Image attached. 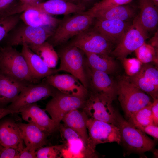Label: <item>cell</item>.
Masks as SVG:
<instances>
[{
  "mask_svg": "<svg viewBox=\"0 0 158 158\" xmlns=\"http://www.w3.org/2000/svg\"><path fill=\"white\" fill-rule=\"evenodd\" d=\"M117 96L127 120L138 110L151 104L152 98L130 82L126 76L116 80Z\"/></svg>",
  "mask_w": 158,
  "mask_h": 158,
  "instance_id": "obj_1",
  "label": "cell"
},
{
  "mask_svg": "<svg viewBox=\"0 0 158 158\" xmlns=\"http://www.w3.org/2000/svg\"><path fill=\"white\" fill-rule=\"evenodd\" d=\"M0 72L28 84L39 83L33 77L21 52L11 46H0Z\"/></svg>",
  "mask_w": 158,
  "mask_h": 158,
  "instance_id": "obj_2",
  "label": "cell"
},
{
  "mask_svg": "<svg viewBox=\"0 0 158 158\" xmlns=\"http://www.w3.org/2000/svg\"><path fill=\"white\" fill-rule=\"evenodd\" d=\"M94 18L86 11L66 17L60 20L47 42L53 47L64 44L90 27Z\"/></svg>",
  "mask_w": 158,
  "mask_h": 158,
  "instance_id": "obj_3",
  "label": "cell"
},
{
  "mask_svg": "<svg viewBox=\"0 0 158 158\" xmlns=\"http://www.w3.org/2000/svg\"><path fill=\"white\" fill-rule=\"evenodd\" d=\"M54 29L50 27H32L22 21L21 22L20 20L1 42H4V45L12 47L25 44L28 46L40 44L47 41Z\"/></svg>",
  "mask_w": 158,
  "mask_h": 158,
  "instance_id": "obj_4",
  "label": "cell"
},
{
  "mask_svg": "<svg viewBox=\"0 0 158 158\" xmlns=\"http://www.w3.org/2000/svg\"><path fill=\"white\" fill-rule=\"evenodd\" d=\"M87 128L89 132L88 142L86 149L92 157H97L95 150L98 144L121 143L119 129L113 124L90 117L87 121Z\"/></svg>",
  "mask_w": 158,
  "mask_h": 158,
  "instance_id": "obj_5",
  "label": "cell"
},
{
  "mask_svg": "<svg viewBox=\"0 0 158 158\" xmlns=\"http://www.w3.org/2000/svg\"><path fill=\"white\" fill-rule=\"evenodd\" d=\"M119 129L121 142L129 150L142 153L152 150L154 141L136 128L117 112L116 125Z\"/></svg>",
  "mask_w": 158,
  "mask_h": 158,
  "instance_id": "obj_6",
  "label": "cell"
},
{
  "mask_svg": "<svg viewBox=\"0 0 158 158\" xmlns=\"http://www.w3.org/2000/svg\"><path fill=\"white\" fill-rule=\"evenodd\" d=\"M68 45L76 47L84 53L111 56L114 45L93 28L88 29L74 36Z\"/></svg>",
  "mask_w": 158,
  "mask_h": 158,
  "instance_id": "obj_7",
  "label": "cell"
},
{
  "mask_svg": "<svg viewBox=\"0 0 158 158\" xmlns=\"http://www.w3.org/2000/svg\"><path fill=\"white\" fill-rule=\"evenodd\" d=\"M147 33L140 22L139 15L137 16L122 39L112 50L111 56L120 60L126 58L145 42Z\"/></svg>",
  "mask_w": 158,
  "mask_h": 158,
  "instance_id": "obj_8",
  "label": "cell"
},
{
  "mask_svg": "<svg viewBox=\"0 0 158 158\" xmlns=\"http://www.w3.org/2000/svg\"><path fill=\"white\" fill-rule=\"evenodd\" d=\"M114 100L105 94L93 91L85 100L84 111L90 117L116 125L117 112L112 105Z\"/></svg>",
  "mask_w": 158,
  "mask_h": 158,
  "instance_id": "obj_9",
  "label": "cell"
},
{
  "mask_svg": "<svg viewBox=\"0 0 158 158\" xmlns=\"http://www.w3.org/2000/svg\"><path fill=\"white\" fill-rule=\"evenodd\" d=\"M83 52L75 46L67 45L58 54L60 60L58 72L64 71L77 78L87 88L88 83L84 69Z\"/></svg>",
  "mask_w": 158,
  "mask_h": 158,
  "instance_id": "obj_10",
  "label": "cell"
},
{
  "mask_svg": "<svg viewBox=\"0 0 158 158\" xmlns=\"http://www.w3.org/2000/svg\"><path fill=\"white\" fill-rule=\"evenodd\" d=\"M85 99L68 95L58 90L47 103L45 110L59 128L65 115L74 109L84 106Z\"/></svg>",
  "mask_w": 158,
  "mask_h": 158,
  "instance_id": "obj_11",
  "label": "cell"
},
{
  "mask_svg": "<svg viewBox=\"0 0 158 158\" xmlns=\"http://www.w3.org/2000/svg\"><path fill=\"white\" fill-rule=\"evenodd\" d=\"M57 90L43 80L40 83L29 84L6 108L13 110L19 111L27 105L52 97Z\"/></svg>",
  "mask_w": 158,
  "mask_h": 158,
  "instance_id": "obj_12",
  "label": "cell"
},
{
  "mask_svg": "<svg viewBox=\"0 0 158 158\" xmlns=\"http://www.w3.org/2000/svg\"><path fill=\"white\" fill-rule=\"evenodd\" d=\"M32 8L51 15H65L84 12L85 6L81 3H76L61 0H49L31 5L22 4L21 12L28 8Z\"/></svg>",
  "mask_w": 158,
  "mask_h": 158,
  "instance_id": "obj_13",
  "label": "cell"
},
{
  "mask_svg": "<svg viewBox=\"0 0 158 158\" xmlns=\"http://www.w3.org/2000/svg\"><path fill=\"white\" fill-rule=\"evenodd\" d=\"M44 79V81L62 93L84 99L87 94V88L71 74H54Z\"/></svg>",
  "mask_w": 158,
  "mask_h": 158,
  "instance_id": "obj_14",
  "label": "cell"
},
{
  "mask_svg": "<svg viewBox=\"0 0 158 158\" xmlns=\"http://www.w3.org/2000/svg\"><path fill=\"white\" fill-rule=\"evenodd\" d=\"M19 111L24 121L35 125L47 133L53 132L59 128L45 110L41 109L36 103L27 105Z\"/></svg>",
  "mask_w": 158,
  "mask_h": 158,
  "instance_id": "obj_15",
  "label": "cell"
},
{
  "mask_svg": "<svg viewBox=\"0 0 158 158\" xmlns=\"http://www.w3.org/2000/svg\"><path fill=\"white\" fill-rule=\"evenodd\" d=\"M132 23L128 21L97 19L94 28L116 46L122 39Z\"/></svg>",
  "mask_w": 158,
  "mask_h": 158,
  "instance_id": "obj_16",
  "label": "cell"
},
{
  "mask_svg": "<svg viewBox=\"0 0 158 158\" xmlns=\"http://www.w3.org/2000/svg\"><path fill=\"white\" fill-rule=\"evenodd\" d=\"M23 142L20 130L15 121L8 119L0 122V143L20 152L24 147Z\"/></svg>",
  "mask_w": 158,
  "mask_h": 158,
  "instance_id": "obj_17",
  "label": "cell"
},
{
  "mask_svg": "<svg viewBox=\"0 0 158 158\" xmlns=\"http://www.w3.org/2000/svg\"><path fill=\"white\" fill-rule=\"evenodd\" d=\"M21 53L25 58L33 77L39 81L58 72L57 69L48 67L41 58L26 45H22Z\"/></svg>",
  "mask_w": 158,
  "mask_h": 158,
  "instance_id": "obj_18",
  "label": "cell"
},
{
  "mask_svg": "<svg viewBox=\"0 0 158 158\" xmlns=\"http://www.w3.org/2000/svg\"><path fill=\"white\" fill-rule=\"evenodd\" d=\"M17 124L27 148L31 151H36L46 144L47 133L31 123L20 122Z\"/></svg>",
  "mask_w": 158,
  "mask_h": 158,
  "instance_id": "obj_19",
  "label": "cell"
},
{
  "mask_svg": "<svg viewBox=\"0 0 158 158\" xmlns=\"http://www.w3.org/2000/svg\"><path fill=\"white\" fill-rule=\"evenodd\" d=\"M28 85L0 72V105L12 103Z\"/></svg>",
  "mask_w": 158,
  "mask_h": 158,
  "instance_id": "obj_20",
  "label": "cell"
},
{
  "mask_svg": "<svg viewBox=\"0 0 158 158\" xmlns=\"http://www.w3.org/2000/svg\"><path fill=\"white\" fill-rule=\"evenodd\" d=\"M93 90L114 99L117 96L116 81L103 72L90 68L89 72Z\"/></svg>",
  "mask_w": 158,
  "mask_h": 158,
  "instance_id": "obj_21",
  "label": "cell"
},
{
  "mask_svg": "<svg viewBox=\"0 0 158 158\" xmlns=\"http://www.w3.org/2000/svg\"><path fill=\"white\" fill-rule=\"evenodd\" d=\"M89 13L98 20L128 22L133 20L137 16L135 9L126 4Z\"/></svg>",
  "mask_w": 158,
  "mask_h": 158,
  "instance_id": "obj_22",
  "label": "cell"
},
{
  "mask_svg": "<svg viewBox=\"0 0 158 158\" xmlns=\"http://www.w3.org/2000/svg\"><path fill=\"white\" fill-rule=\"evenodd\" d=\"M87 115L84 111L81 112L78 109L71 110L64 116L62 119L65 126L74 130L83 140L86 148L88 142L87 122Z\"/></svg>",
  "mask_w": 158,
  "mask_h": 158,
  "instance_id": "obj_23",
  "label": "cell"
},
{
  "mask_svg": "<svg viewBox=\"0 0 158 158\" xmlns=\"http://www.w3.org/2000/svg\"><path fill=\"white\" fill-rule=\"evenodd\" d=\"M20 18L26 25L36 27H50L55 28L60 21L51 15L31 8L22 12Z\"/></svg>",
  "mask_w": 158,
  "mask_h": 158,
  "instance_id": "obj_24",
  "label": "cell"
},
{
  "mask_svg": "<svg viewBox=\"0 0 158 158\" xmlns=\"http://www.w3.org/2000/svg\"><path fill=\"white\" fill-rule=\"evenodd\" d=\"M87 66L90 69L105 72L109 75L116 73L118 65L112 56L107 54L84 53Z\"/></svg>",
  "mask_w": 158,
  "mask_h": 158,
  "instance_id": "obj_25",
  "label": "cell"
},
{
  "mask_svg": "<svg viewBox=\"0 0 158 158\" xmlns=\"http://www.w3.org/2000/svg\"><path fill=\"white\" fill-rule=\"evenodd\" d=\"M139 5L142 25L147 32L154 30L158 24L157 6L152 0H139Z\"/></svg>",
  "mask_w": 158,
  "mask_h": 158,
  "instance_id": "obj_26",
  "label": "cell"
},
{
  "mask_svg": "<svg viewBox=\"0 0 158 158\" xmlns=\"http://www.w3.org/2000/svg\"><path fill=\"white\" fill-rule=\"evenodd\" d=\"M28 46L41 58L49 68H54L56 67L58 59V54L54 50L53 47L47 42L46 41L40 44Z\"/></svg>",
  "mask_w": 158,
  "mask_h": 158,
  "instance_id": "obj_27",
  "label": "cell"
},
{
  "mask_svg": "<svg viewBox=\"0 0 158 158\" xmlns=\"http://www.w3.org/2000/svg\"><path fill=\"white\" fill-rule=\"evenodd\" d=\"M128 80L153 99L158 98V88H157L140 71L132 76H126Z\"/></svg>",
  "mask_w": 158,
  "mask_h": 158,
  "instance_id": "obj_28",
  "label": "cell"
},
{
  "mask_svg": "<svg viewBox=\"0 0 158 158\" xmlns=\"http://www.w3.org/2000/svg\"><path fill=\"white\" fill-rule=\"evenodd\" d=\"M151 105L138 110L127 121L137 128L154 124L151 111Z\"/></svg>",
  "mask_w": 158,
  "mask_h": 158,
  "instance_id": "obj_29",
  "label": "cell"
},
{
  "mask_svg": "<svg viewBox=\"0 0 158 158\" xmlns=\"http://www.w3.org/2000/svg\"><path fill=\"white\" fill-rule=\"evenodd\" d=\"M66 141L67 147H65L63 149V157H79L86 150L84 142L80 136L72 138Z\"/></svg>",
  "mask_w": 158,
  "mask_h": 158,
  "instance_id": "obj_30",
  "label": "cell"
},
{
  "mask_svg": "<svg viewBox=\"0 0 158 158\" xmlns=\"http://www.w3.org/2000/svg\"><path fill=\"white\" fill-rule=\"evenodd\" d=\"M137 58L142 63L153 61L157 63L156 51L154 47L145 42L135 51Z\"/></svg>",
  "mask_w": 158,
  "mask_h": 158,
  "instance_id": "obj_31",
  "label": "cell"
},
{
  "mask_svg": "<svg viewBox=\"0 0 158 158\" xmlns=\"http://www.w3.org/2000/svg\"><path fill=\"white\" fill-rule=\"evenodd\" d=\"M21 13L0 19V43L8 33L21 20Z\"/></svg>",
  "mask_w": 158,
  "mask_h": 158,
  "instance_id": "obj_32",
  "label": "cell"
},
{
  "mask_svg": "<svg viewBox=\"0 0 158 158\" xmlns=\"http://www.w3.org/2000/svg\"><path fill=\"white\" fill-rule=\"evenodd\" d=\"M65 146L62 145L42 147L36 151L37 158H61Z\"/></svg>",
  "mask_w": 158,
  "mask_h": 158,
  "instance_id": "obj_33",
  "label": "cell"
},
{
  "mask_svg": "<svg viewBox=\"0 0 158 158\" xmlns=\"http://www.w3.org/2000/svg\"><path fill=\"white\" fill-rule=\"evenodd\" d=\"M21 3L19 0H0V19L16 14Z\"/></svg>",
  "mask_w": 158,
  "mask_h": 158,
  "instance_id": "obj_34",
  "label": "cell"
},
{
  "mask_svg": "<svg viewBox=\"0 0 158 158\" xmlns=\"http://www.w3.org/2000/svg\"><path fill=\"white\" fill-rule=\"evenodd\" d=\"M126 76H132L136 74L141 69L143 63L137 58H125L121 60Z\"/></svg>",
  "mask_w": 158,
  "mask_h": 158,
  "instance_id": "obj_35",
  "label": "cell"
},
{
  "mask_svg": "<svg viewBox=\"0 0 158 158\" xmlns=\"http://www.w3.org/2000/svg\"><path fill=\"white\" fill-rule=\"evenodd\" d=\"M132 0H102L94 4L87 11L91 13L95 11L127 4Z\"/></svg>",
  "mask_w": 158,
  "mask_h": 158,
  "instance_id": "obj_36",
  "label": "cell"
},
{
  "mask_svg": "<svg viewBox=\"0 0 158 158\" xmlns=\"http://www.w3.org/2000/svg\"><path fill=\"white\" fill-rule=\"evenodd\" d=\"M140 71L158 88V71L156 68L152 65L146 63L142 65Z\"/></svg>",
  "mask_w": 158,
  "mask_h": 158,
  "instance_id": "obj_37",
  "label": "cell"
},
{
  "mask_svg": "<svg viewBox=\"0 0 158 158\" xmlns=\"http://www.w3.org/2000/svg\"><path fill=\"white\" fill-rule=\"evenodd\" d=\"M19 152L16 149L7 147L0 143V158H17Z\"/></svg>",
  "mask_w": 158,
  "mask_h": 158,
  "instance_id": "obj_38",
  "label": "cell"
},
{
  "mask_svg": "<svg viewBox=\"0 0 158 158\" xmlns=\"http://www.w3.org/2000/svg\"><path fill=\"white\" fill-rule=\"evenodd\" d=\"M139 129L145 133L152 137L155 140L158 139V127L154 124L149 125L145 126L140 127Z\"/></svg>",
  "mask_w": 158,
  "mask_h": 158,
  "instance_id": "obj_39",
  "label": "cell"
},
{
  "mask_svg": "<svg viewBox=\"0 0 158 158\" xmlns=\"http://www.w3.org/2000/svg\"><path fill=\"white\" fill-rule=\"evenodd\" d=\"M151 105V111L154 124L158 125V99H153Z\"/></svg>",
  "mask_w": 158,
  "mask_h": 158,
  "instance_id": "obj_40",
  "label": "cell"
},
{
  "mask_svg": "<svg viewBox=\"0 0 158 158\" xmlns=\"http://www.w3.org/2000/svg\"><path fill=\"white\" fill-rule=\"evenodd\" d=\"M36 151H31L24 147L19 152L17 158H37Z\"/></svg>",
  "mask_w": 158,
  "mask_h": 158,
  "instance_id": "obj_41",
  "label": "cell"
},
{
  "mask_svg": "<svg viewBox=\"0 0 158 158\" xmlns=\"http://www.w3.org/2000/svg\"><path fill=\"white\" fill-rule=\"evenodd\" d=\"M19 112V111L13 110L7 108H0V119L9 114L18 113Z\"/></svg>",
  "mask_w": 158,
  "mask_h": 158,
  "instance_id": "obj_42",
  "label": "cell"
},
{
  "mask_svg": "<svg viewBox=\"0 0 158 158\" xmlns=\"http://www.w3.org/2000/svg\"><path fill=\"white\" fill-rule=\"evenodd\" d=\"M23 5H31L42 2L43 0H19Z\"/></svg>",
  "mask_w": 158,
  "mask_h": 158,
  "instance_id": "obj_43",
  "label": "cell"
},
{
  "mask_svg": "<svg viewBox=\"0 0 158 158\" xmlns=\"http://www.w3.org/2000/svg\"><path fill=\"white\" fill-rule=\"evenodd\" d=\"M157 33L156 34L155 36L153 37L152 39V40L151 42L152 45L153 47H158V36Z\"/></svg>",
  "mask_w": 158,
  "mask_h": 158,
  "instance_id": "obj_44",
  "label": "cell"
},
{
  "mask_svg": "<svg viewBox=\"0 0 158 158\" xmlns=\"http://www.w3.org/2000/svg\"><path fill=\"white\" fill-rule=\"evenodd\" d=\"M81 3L84 4L85 6L86 4L91 3L95 0H80Z\"/></svg>",
  "mask_w": 158,
  "mask_h": 158,
  "instance_id": "obj_45",
  "label": "cell"
},
{
  "mask_svg": "<svg viewBox=\"0 0 158 158\" xmlns=\"http://www.w3.org/2000/svg\"><path fill=\"white\" fill-rule=\"evenodd\" d=\"M63 0V1H66L71 2H72L76 3H81L80 1V0Z\"/></svg>",
  "mask_w": 158,
  "mask_h": 158,
  "instance_id": "obj_46",
  "label": "cell"
},
{
  "mask_svg": "<svg viewBox=\"0 0 158 158\" xmlns=\"http://www.w3.org/2000/svg\"><path fill=\"white\" fill-rule=\"evenodd\" d=\"M155 4L158 6V0H152Z\"/></svg>",
  "mask_w": 158,
  "mask_h": 158,
  "instance_id": "obj_47",
  "label": "cell"
}]
</instances>
